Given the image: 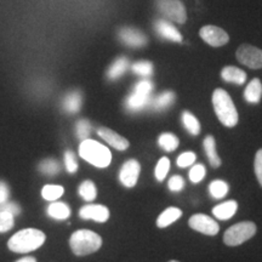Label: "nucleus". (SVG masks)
I'll return each mask as SVG.
<instances>
[{
  "instance_id": "1",
  "label": "nucleus",
  "mask_w": 262,
  "mask_h": 262,
  "mask_svg": "<svg viewBox=\"0 0 262 262\" xmlns=\"http://www.w3.org/2000/svg\"><path fill=\"white\" fill-rule=\"evenodd\" d=\"M45 234L35 228H26L17 232L10 238L8 247L11 251L18 254H27L37 250L44 244Z\"/></svg>"
},
{
  "instance_id": "2",
  "label": "nucleus",
  "mask_w": 262,
  "mask_h": 262,
  "mask_svg": "<svg viewBox=\"0 0 262 262\" xmlns=\"http://www.w3.org/2000/svg\"><path fill=\"white\" fill-rule=\"evenodd\" d=\"M79 156L96 168H107L112 162V153L110 148L95 140H83L79 146Z\"/></svg>"
},
{
  "instance_id": "3",
  "label": "nucleus",
  "mask_w": 262,
  "mask_h": 262,
  "mask_svg": "<svg viewBox=\"0 0 262 262\" xmlns=\"http://www.w3.org/2000/svg\"><path fill=\"white\" fill-rule=\"evenodd\" d=\"M212 104L219 120L227 127L238 124V112L233 101L224 89H216L212 94Z\"/></svg>"
},
{
  "instance_id": "4",
  "label": "nucleus",
  "mask_w": 262,
  "mask_h": 262,
  "mask_svg": "<svg viewBox=\"0 0 262 262\" xmlns=\"http://www.w3.org/2000/svg\"><path fill=\"white\" fill-rule=\"evenodd\" d=\"M70 245L77 256H85L96 253L102 245V238L89 229H79L71 235Z\"/></svg>"
},
{
  "instance_id": "5",
  "label": "nucleus",
  "mask_w": 262,
  "mask_h": 262,
  "mask_svg": "<svg viewBox=\"0 0 262 262\" xmlns=\"http://www.w3.org/2000/svg\"><path fill=\"white\" fill-rule=\"evenodd\" d=\"M257 228L254 222L244 221L231 226L224 234V242L228 247H238L251 239L256 233Z\"/></svg>"
},
{
  "instance_id": "6",
  "label": "nucleus",
  "mask_w": 262,
  "mask_h": 262,
  "mask_svg": "<svg viewBox=\"0 0 262 262\" xmlns=\"http://www.w3.org/2000/svg\"><path fill=\"white\" fill-rule=\"evenodd\" d=\"M156 4L160 14L173 22L182 25L187 19L185 6L180 0H157Z\"/></svg>"
},
{
  "instance_id": "7",
  "label": "nucleus",
  "mask_w": 262,
  "mask_h": 262,
  "mask_svg": "<svg viewBox=\"0 0 262 262\" xmlns=\"http://www.w3.org/2000/svg\"><path fill=\"white\" fill-rule=\"evenodd\" d=\"M237 58L242 64L247 66L251 70L262 68V50L249 44H243L238 48Z\"/></svg>"
},
{
  "instance_id": "8",
  "label": "nucleus",
  "mask_w": 262,
  "mask_h": 262,
  "mask_svg": "<svg viewBox=\"0 0 262 262\" xmlns=\"http://www.w3.org/2000/svg\"><path fill=\"white\" fill-rule=\"evenodd\" d=\"M188 224L194 231L201 232V233L206 235H216L220 231V226L217 222L210 216H206L204 214H195L191 216Z\"/></svg>"
},
{
  "instance_id": "9",
  "label": "nucleus",
  "mask_w": 262,
  "mask_h": 262,
  "mask_svg": "<svg viewBox=\"0 0 262 262\" xmlns=\"http://www.w3.org/2000/svg\"><path fill=\"white\" fill-rule=\"evenodd\" d=\"M199 34H201L203 40L214 48L222 47V45L227 44L229 40L227 33L222 28L216 27V26H205L201 29Z\"/></svg>"
},
{
  "instance_id": "10",
  "label": "nucleus",
  "mask_w": 262,
  "mask_h": 262,
  "mask_svg": "<svg viewBox=\"0 0 262 262\" xmlns=\"http://www.w3.org/2000/svg\"><path fill=\"white\" fill-rule=\"evenodd\" d=\"M141 172L140 163L135 159H130L122 166L119 172V180L127 188H133L136 185Z\"/></svg>"
},
{
  "instance_id": "11",
  "label": "nucleus",
  "mask_w": 262,
  "mask_h": 262,
  "mask_svg": "<svg viewBox=\"0 0 262 262\" xmlns=\"http://www.w3.org/2000/svg\"><path fill=\"white\" fill-rule=\"evenodd\" d=\"M119 39L131 48H142L147 44V38L139 29L124 27L119 31Z\"/></svg>"
},
{
  "instance_id": "12",
  "label": "nucleus",
  "mask_w": 262,
  "mask_h": 262,
  "mask_svg": "<svg viewBox=\"0 0 262 262\" xmlns=\"http://www.w3.org/2000/svg\"><path fill=\"white\" fill-rule=\"evenodd\" d=\"M79 216L84 220H94L96 222H106L110 219V210L107 206L98 204L85 205L79 210Z\"/></svg>"
},
{
  "instance_id": "13",
  "label": "nucleus",
  "mask_w": 262,
  "mask_h": 262,
  "mask_svg": "<svg viewBox=\"0 0 262 262\" xmlns=\"http://www.w3.org/2000/svg\"><path fill=\"white\" fill-rule=\"evenodd\" d=\"M97 135L106 141L108 145L112 146L113 148L118 150H125L130 145L129 141L126 139H124L123 136H120L116 131L108 129V127H100L97 130Z\"/></svg>"
},
{
  "instance_id": "14",
  "label": "nucleus",
  "mask_w": 262,
  "mask_h": 262,
  "mask_svg": "<svg viewBox=\"0 0 262 262\" xmlns=\"http://www.w3.org/2000/svg\"><path fill=\"white\" fill-rule=\"evenodd\" d=\"M156 32L158 33L160 37L166 39V40H171L175 42H181L182 41V35L180 34V32L176 29L168 21H164V19H159L155 24Z\"/></svg>"
},
{
  "instance_id": "15",
  "label": "nucleus",
  "mask_w": 262,
  "mask_h": 262,
  "mask_svg": "<svg viewBox=\"0 0 262 262\" xmlns=\"http://www.w3.org/2000/svg\"><path fill=\"white\" fill-rule=\"evenodd\" d=\"M238 210V203L235 201H227L225 203H221V204L216 205L214 209H212V214L216 219L219 220L226 221L229 220V219L233 216Z\"/></svg>"
},
{
  "instance_id": "16",
  "label": "nucleus",
  "mask_w": 262,
  "mask_h": 262,
  "mask_svg": "<svg viewBox=\"0 0 262 262\" xmlns=\"http://www.w3.org/2000/svg\"><path fill=\"white\" fill-rule=\"evenodd\" d=\"M150 103V96L133 93L125 101V107L129 112H140Z\"/></svg>"
},
{
  "instance_id": "17",
  "label": "nucleus",
  "mask_w": 262,
  "mask_h": 262,
  "mask_svg": "<svg viewBox=\"0 0 262 262\" xmlns=\"http://www.w3.org/2000/svg\"><path fill=\"white\" fill-rule=\"evenodd\" d=\"M221 77L227 83H234L238 85H243L247 80V73L242 71L241 68L233 67V66L225 67L221 72Z\"/></svg>"
},
{
  "instance_id": "18",
  "label": "nucleus",
  "mask_w": 262,
  "mask_h": 262,
  "mask_svg": "<svg viewBox=\"0 0 262 262\" xmlns=\"http://www.w3.org/2000/svg\"><path fill=\"white\" fill-rule=\"evenodd\" d=\"M262 97V84L260 79L255 78L248 84L244 91V98L249 103H258Z\"/></svg>"
},
{
  "instance_id": "19",
  "label": "nucleus",
  "mask_w": 262,
  "mask_h": 262,
  "mask_svg": "<svg viewBox=\"0 0 262 262\" xmlns=\"http://www.w3.org/2000/svg\"><path fill=\"white\" fill-rule=\"evenodd\" d=\"M182 216V211L180 209L175 208V206H171V208H168L165 211H163L160 216L157 220V226L159 228L168 227L171 224H173L176 220H179Z\"/></svg>"
},
{
  "instance_id": "20",
  "label": "nucleus",
  "mask_w": 262,
  "mask_h": 262,
  "mask_svg": "<svg viewBox=\"0 0 262 262\" xmlns=\"http://www.w3.org/2000/svg\"><path fill=\"white\" fill-rule=\"evenodd\" d=\"M204 149L206 153V157H208L209 163L212 168H219L221 165V159L220 157L217 156V152H216V143L215 139L212 136H206L204 140Z\"/></svg>"
},
{
  "instance_id": "21",
  "label": "nucleus",
  "mask_w": 262,
  "mask_h": 262,
  "mask_svg": "<svg viewBox=\"0 0 262 262\" xmlns=\"http://www.w3.org/2000/svg\"><path fill=\"white\" fill-rule=\"evenodd\" d=\"M129 68V61L125 57H119L113 62L112 66L110 67V70L107 72V77L111 80H117L118 78H120L125 73Z\"/></svg>"
},
{
  "instance_id": "22",
  "label": "nucleus",
  "mask_w": 262,
  "mask_h": 262,
  "mask_svg": "<svg viewBox=\"0 0 262 262\" xmlns=\"http://www.w3.org/2000/svg\"><path fill=\"white\" fill-rule=\"evenodd\" d=\"M48 215L55 220H66L71 215V209L64 203L54 202L48 208Z\"/></svg>"
},
{
  "instance_id": "23",
  "label": "nucleus",
  "mask_w": 262,
  "mask_h": 262,
  "mask_svg": "<svg viewBox=\"0 0 262 262\" xmlns=\"http://www.w3.org/2000/svg\"><path fill=\"white\" fill-rule=\"evenodd\" d=\"M81 107V95L78 91L68 94L63 100V110L67 113L79 112Z\"/></svg>"
},
{
  "instance_id": "24",
  "label": "nucleus",
  "mask_w": 262,
  "mask_h": 262,
  "mask_svg": "<svg viewBox=\"0 0 262 262\" xmlns=\"http://www.w3.org/2000/svg\"><path fill=\"white\" fill-rule=\"evenodd\" d=\"M173 101H175V94H173L172 91H165V93L158 95V96L153 100L152 106L157 111H163L165 110V108L171 106Z\"/></svg>"
},
{
  "instance_id": "25",
  "label": "nucleus",
  "mask_w": 262,
  "mask_h": 262,
  "mask_svg": "<svg viewBox=\"0 0 262 262\" xmlns=\"http://www.w3.org/2000/svg\"><path fill=\"white\" fill-rule=\"evenodd\" d=\"M180 141L173 134L165 133L162 134L158 139V145L166 152H173L179 147Z\"/></svg>"
},
{
  "instance_id": "26",
  "label": "nucleus",
  "mask_w": 262,
  "mask_h": 262,
  "mask_svg": "<svg viewBox=\"0 0 262 262\" xmlns=\"http://www.w3.org/2000/svg\"><path fill=\"white\" fill-rule=\"evenodd\" d=\"M182 123L185 125L186 129L191 135L196 136L201 134V124H199L198 119L189 112H183L182 113Z\"/></svg>"
},
{
  "instance_id": "27",
  "label": "nucleus",
  "mask_w": 262,
  "mask_h": 262,
  "mask_svg": "<svg viewBox=\"0 0 262 262\" xmlns=\"http://www.w3.org/2000/svg\"><path fill=\"white\" fill-rule=\"evenodd\" d=\"M64 189L62 186L57 185H47L41 189V195L45 201L49 202H56L60 196L63 194Z\"/></svg>"
},
{
  "instance_id": "28",
  "label": "nucleus",
  "mask_w": 262,
  "mask_h": 262,
  "mask_svg": "<svg viewBox=\"0 0 262 262\" xmlns=\"http://www.w3.org/2000/svg\"><path fill=\"white\" fill-rule=\"evenodd\" d=\"M228 185L222 180H216V181H212L209 186V193H210L212 198L220 199L224 198V196L228 193Z\"/></svg>"
},
{
  "instance_id": "29",
  "label": "nucleus",
  "mask_w": 262,
  "mask_h": 262,
  "mask_svg": "<svg viewBox=\"0 0 262 262\" xmlns=\"http://www.w3.org/2000/svg\"><path fill=\"white\" fill-rule=\"evenodd\" d=\"M79 194L84 201L93 202L94 199L96 198L97 194V189L95 183L93 181H89V180H88V181H84L79 186Z\"/></svg>"
},
{
  "instance_id": "30",
  "label": "nucleus",
  "mask_w": 262,
  "mask_h": 262,
  "mask_svg": "<svg viewBox=\"0 0 262 262\" xmlns=\"http://www.w3.org/2000/svg\"><path fill=\"white\" fill-rule=\"evenodd\" d=\"M39 170H40V172L44 173V175L54 176L60 172L61 168L60 164H58V162H56L55 159H45L39 164Z\"/></svg>"
},
{
  "instance_id": "31",
  "label": "nucleus",
  "mask_w": 262,
  "mask_h": 262,
  "mask_svg": "<svg viewBox=\"0 0 262 262\" xmlns=\"http://www.w3.org/2000/svg\"><path fill=\"white\" fill-rule=\"evenodd\" d=\"M133 72L140 77L148 78L153 74V64L148 61H140L133 64Z\"/></svg>"
},
{
  "instance_id": "32",
  "label": "nucleus",
  "mask_w": 262,
  "mask_h": 262,
  "mask_svg": "<svg viewBox=\"0 0 262 262\" xmlns=\"http://www.w3.org/2000/svg\"><path fill=\"white\" fill-rule=\"evenodd\" d=\"M169 170L170 160L169 158H166V157H163V158H160L156 166V179L158 180V181H163V180L166 178V175H168Z\"/></svg>"
},
{
  "instance_id": "33",
  "label": "nucleus",
  "mask_w": 262,
  "mask_h": 262,
  "mask_svg": "<svg viewBox=\"0 0 262 262\" xmlns=\"http://www.w3.org/2000/svg\"><path fill=\"white\" fill-rule=\"evenodd\" d=\"M75 131H77V136L81 141L89 139L91 133V124L86 119H80L77 123V125H75Z\"/></svg>"
},
{
  "instance_id": "34",
  "label": "nucleus",
  "mask_w": 262,
  "mask_h": 262,
  "mask_svg": "<svg viewBox=\"0 0 262 262\" xmlns=\"http://www.w3.org/2000/svg\"><path fill=\"white\" fill-rule=\"evenodd\" d=\"M14 227V215L8 211H0V233H5Z\"/></svg>"
},
{
  "instance_id": "35",
  "label": "nucleus",
  "mask_w": 262,
  "mask_h": 262,
  "mask_svg": "<svg viewBox=\"0 0 262 262\" xmlns=\"http://www.w3.org/2000/svg\"><path fill=\"white\" fill-rule=\"evenodd\" d=\"M205 173L206 171H205L204 165H202V164H196V165H194L191 170H189V180H191L193 183H198L204 179Z\"/></svg>"
},
{
  "instance_id": "36",
  "label": "nucleus",
  "mask_w": 262,
  "mask_h": 262,
  "mask_svg": "<svg viewBox=\"0 0 262 262\" xmlns=\"http://www.w3.org/2000/svg\"><path fill=\"white\" fill-rule=\"evenodd\" d=\"M153 90V83L148 79H143L139 81L134 88V93L146 95V96H150V93Z\"/></svg>"
},
{
  "instance_id": "37",
  "label": "nucleus",
  "mask_w": 262,
  "mask_h": 262,
  "mask_svg": "<svg viewBox=\"0 0 262 262\" xmlns=\"http://www.w3.org/2000/svg\"><path fill=\"white\" fill-rule=\"evenodd\" d=\"M64 165H66V169H67V171L70 173L77 172L78 162H77V158H75L74 153L72 152V150H67V152L64 153Z\"/></svg>"
},
{
  "instance_id": "38",
  "label": "nucleus",
  "mask_w": 262,
  "mask_h": 262,
  "mask_svg": "<svg viewBox=\"0 0 262 262\" xmlns=\"http://www.w3.org/2000/svg\"><path fill=\"white\" fill-rule=\"evenodd\" d=\"M194 162H195V155L193 152L182 153V155L179 156L178 160H176V163H178L180 168H187V166L193 165Z\"/></svg>"
},
{
  "instance_id": "39",
  "label": "nucleus",
  "mask_w": 262,
  "mask_h": 262,
  "mask_svg": "<svg viewBox=\"0 0 262 262\" xmlns=\"http://www.w3.org/2000/svg\"><path fill=\"white\" fill-rule=\"evenodd\" d=\"M254 170H255V175H256L257 178V181L262 187V148L258 149L256 156H255Z\"/></svg>"
},
{
  "instance_id": "40",
  "label": "nucleus",
  "mask_w": 262,
  "mask_h": 262,
  "mask_svg": "<svg viewBox=\"0 0 262 262\" xmlns=\"http://www.w3.org/2000/svg\"><path fill=\"white\" fill-rule=\"evenodd\" d=\"M183 186H185V181H183V179L181 178V176L175 175L169 180V189L171 192L182 191Z\"/></svg>"
},
{
  "instance_id": "41",
  "label": "nucleus",
  "mask_w": 262,
  "mask_h": 262,
  "mask_svg": "<svg viewBox=\"0 0 262 262\" xmlns=\"http://www.w3.org/2000/svg\"><path fill=\"white\" fill-rule=\"evenodd\" d=\"M0 211H8L11 215H18L21 212V209L19 206L16 204V203H4V204H0Z\"/></svg>"
},
{
  "instance_id": "42",
  "label": "nucleus",
  "mask_w": 262,
  "mask_h": 262,
  "mask_svg": "<svg viewBox=\"0 0 262 262\" xmlns=\"http://www.w3.org/2000/svg\"><path fill=\"white\" fill-rule=\"evenodd\" d=\"M9 198V187L5 182L0 181V204H4Z\"/></svg>"
},
{
  "instance_id": "43",
  "label": "nucleus",
  "mask_w": 262,
  "mask_h": 262,
  "mask_svg": "<svg viewBox=\"0 0 262 262\" xmlns=\"http://www.w3.org/2000/svg\"><path fill=\"white\" fill-rule=\"evenodd\" d=\"M16 262H37V260H35V257L33 256H26V257L19 258V260H17Z\"/></svg>"
},
{
  "instance_id": "44",
  "label": "nucleus",
  "mask_w": 262,
  "mask_h": 262,
  "mask_svg": "<svg viewBox=\"0 0 262 262\" xmlns=\"http://www.w3.org/2000/svg\"><path fill=\"white\" fill-rule=\"evenodd\" d=\"M170 262H179V261H173V260H172V261H170Z\"/></svg>"
}]
</instances>
